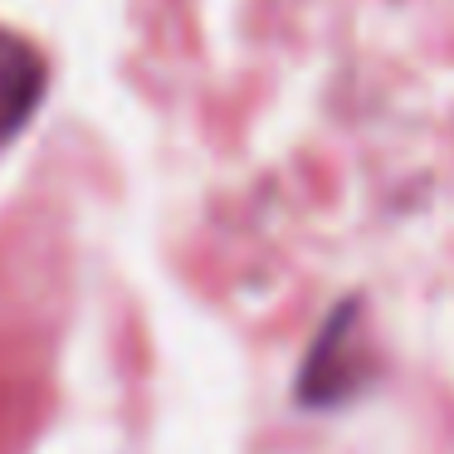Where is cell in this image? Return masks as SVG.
Here are the masks:
<instances>
[{"instance_id":"1","label":"cell","mask_w":454,"mask_h":454,"mask_svg":"<svg viewBox=\"0 0 454 454\" xmlns=\"http://www.w3.org/2000/svg\"><path fill=\"white\" fill-rule=\"evenodd\" d=\"M362 381H366V366L356 356V303H342L317 327L313 347H308L303 376H298V401L303 405H337Z\"/></svg>"},{"instance_id":"2","label":"cell","mask_w":454,"mask_h":454,"mask_svg":"<svg viewBox=\"0 0 454 454\" xmlns=\"http://www.w3.org/2000/svg\"><path fill=\"white\" fill-rule=\"evenodd\" d=\"M44 79H50L44 54L25 35L0 30V142H11L30 122L44 98Z\"/></svg>"}]
</instances>
